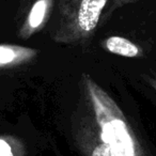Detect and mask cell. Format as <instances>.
I'll return each mask as SVG.
<instances>
[{
    "label": "cell",
    "mask_w": 156,
    "mask_h": 156,
    "mask_svg": "<svg viewBox=\"0 0 156 156\" xmlns=\"http://www.w3.org/2000/svg\"><path fill=\"white\" fill-rule=\"evenodd\" d=\"M83 86L93 109L102 142L108 145L115 156H139L136 138L113 98L89 74H83Z\"/></svg>",
    "instance_id": "obj_1"
},
{
    "label": "cell",
    "mask_w": 156,
    "mask_h": 156,
    "mask_svg": "<svg viewBox=\"0 0 156 156\" xmlns=\"http://www.w3.org/2000/svg\"><path fill=\"white\" fill-rule=\"evenodd\" d=\"M110 0H59L52 39L58 44L80 45L95 34Z\"/></svg>",
    "instance_id": "obj_2"
},
{
    "label": "cell",
    "mask_w": 156,
    "mask_h": 156,
    "mask_svg": "<svg viewBox=\"0 0 156 156\" xmlns=\"http://www.w3.org/2000/svg\"><path fill=\"white\" fill-rule=\"evenodd\" d=\"M56 0H34L29 9L23 24L18 29V37L29 40L31 37L41 32L47 25Z\"/></svg>",
    "instance_id": "obj_3"
},
{
    "label": "cell",
    "mask_w": 156,
    "mask_h": 156,
    "mask_svg": "<svg viewBox=\"0 0 156 156\" xmlns=\"http://www.w3.org/2000/svg\"><path fill=\"white\" fill-rule=\"evenodd\" d=\"M39 49L14 44H0V71L12 69L32 62Z\"/></svg>",
    "instance_id": "obj_4"
},
{
    "label": "cell",
    "mask_w": 156,
    "mask_h": 156,
    "mask_svg": "<svg viewBox=\"0 0 156 156\" xmlns=\"http://www.w3.org/2000/svg\"><path fill=\"white\" fill-rule=\"evenodd\" d=\"M101 45L106 51L117 56L125 58H137L142 56V49L137 44L122 37H108L101 43Z\"/></svg>",
    "instance_id": "obj_5"
},
{
    "label": "cell",
    "mask_w": 156,
    "mask_h": 156,
    "mask_svg": "<svg viewBox=\"0 0 156 156\" xmlns=\"http://www.w3.org/2000/svg\"><path fill=\"white\" fill-rule=\"evenodd\" d=\"M91 156H115V155L108 145H106L105 143L102 142L94 147Z\"/></svg>",
    "instance_id": "obj_6"
},
{
    "label": "cell",
    "mask_w": 156,
    "mask_h": 156,
    "mask_svg": "<svg viewBox=\"0 0 156 156\" xmlns=\"http://www.w3.org/2000/svg\"><path fill=\"white\" fill-rule=\"evenodd\" d=\"M135 1H137V0H110L108 5H107L108 8H107V13L105 14V15L107 16L109 13L113 12L115 10L119 9V8H122L123 5L133 3V2H135Z\"/></svg>",
    "instance_id": "obj_7"
},
{
    "label": "cell",
    "mask_w": 156,
    "mask_h": 156,
    "mask_svg": "<svg viewBox=\"0 0 156 156\" xmlns=\"http://www.w3.org/2000/svg\"><path fill=\"white\" fill-rule=\"evenodd\" d=\"M0 156H13L11 147L3 139H0Z\"/></svg>",
    "instance_id": "obj_8"
},
{
    "label": "cell",
    "mask_w": 156,
    "mask_h": 156,
    "mask_svg": "<svg viewBox=\"0 0 156 156\" xmlns=\"http://www.w3.org/2000/svg\"><path fill=\"white\" fill-rule=\"evenodd\" d=\"M147 81H149L150 86H151V87L153 88V89L155 90V92H156V75L150 76V77L147 78Z\"/></svg>",
    "instance_id": "obj_9"
}]
</instances>
